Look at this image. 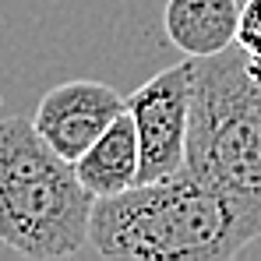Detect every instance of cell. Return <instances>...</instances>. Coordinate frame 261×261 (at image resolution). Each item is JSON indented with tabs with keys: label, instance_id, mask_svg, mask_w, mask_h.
Instances as JSON below:
<instances>
[{
	"label": "cell",
	"instance_id": "4",
	"mask_svg": "<svg viewBox=\"0 0 261 261\" xmlns=\"http://www.w3.org/2000/svg\"><path fill=\"white\" fill-rule=\"evenodd\" d=\"M127 113L138 130L141 180H166L187 166L191 127V57L159 71L127 95Z\"/></svg>",
	"mask_w": 261,
	"mask_h": 261
},
{
	"label": "cell",
	"instance_id": "8",
	"mask_svg": "<svg viewBox=\"0 0 261 261\" xmlns=\"http://www.w3.org/2000/svg\"><path fill=\"white\" fill-rule=\"evenodd\" d=\"M237 46L251 57H261V0L240 4V21H237Z\"/></svg>",
	"mask_w": 261,
	"mask_h": 261
},
{
	"label": "cell",
	"instance_id": "7",
	"mask_svg": "<svg viewBox=\"0 0 261 261\" xmlns=\"http://www.w3.org/2000/svg\"><path fill=\"white\" fill-rule=\"evenodd\" d=\"M237 0H166L163 29L184 57H212L237 43Z\"/></svg>",
	"mask_w": 261,
	"mask_h": 261
},
{
	"label": "cell",
	"instance_id": "6",
	"mask_svg": "<svg viewBox=\"0 0 261 261\" xmlns=\"http://www.w3.org/2000/svg\"><path fill=\"white\" fill-rule=\"evenodd\" d=\"M74 173L92 198H113L141 180V148L127 110L74 159Z\"/></svg>",
	"mask_w": 261,
	"mask_h": 261
},
{
	"label": "cell",
	"instance_id": "3",
	"mask_svg": "<svg viewBox=\"0 0 261 261\" xmlns=\"http://www.w3.org/2000/svg\"><path fill=\"white\" fill-rule=\"evenodd\" d=\"M187 170L261 219V82L237 43L191 57Z\"/></svg>",
	"mask_w": 261,
	"mask_h": 261
},
{
	"label": "cell",
	"instance_id": "2",
	"mask_svg": "<svg viewBox=\"0 0 261 261\" xmlns=\"http://www.w3.org/2000/svg\"><path fill=\"white\" fill-rule=\"evenodd\" d=\"M95 198L25 117L0 120V244L21 258H71L88 244Z\"/></svg>",
	"mask_w": 261,
	"mask_h": 261
},
{
	"label": "cell",
	"instance_id": "5",
	"mask_svg": "<svg viewBox=\"0 0 261 261\" xmlns=\"http://www.w3.org/2000/svg\"><path fill=\"white\" fill-rule=\"evenodd\" d=\"M124 110H127V99L117 88L74 78V82L53 85L39 99L32 127L60 159L74 163Z\"/></svg>",
	"mask_w": 261,
	"mask_h": 261
},
{
	"label": "cell",
	"instance_id": "1",
	"mask_svg": "<svg viewBox=\"0 0 261 261\" xmlns=\"http://www.w3.org/2000/svg\"><path fill=\"white\" fill-rule=\"evenodd\" d=\"M261 237V219L187 166L166 180L95 198L88 244L120 261H229Z\"/></svg>",
	"mask_w": 261,
	"mask_h": 261
}]
</instances>
